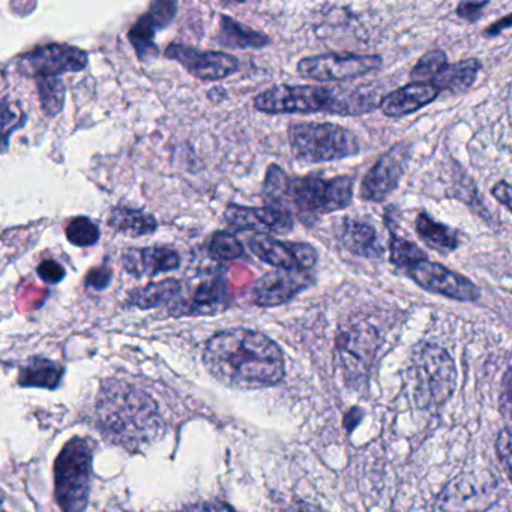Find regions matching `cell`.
<instances>
[{"label":"cell","instance_id":"cell-30","mask_svg":"<svg viewBox=\"0 0 512 512\" xmlns=\"http://www.w3.org/2000/svg\"><path fill=\"white\" fill-rule=\"evenodd\" d=\"M209 256L220 262H232V260L244 257V245L229 232H217L212 235L208 245Z\"/></svg>","mask_w":512,"mask_h":512},{"label":"cell","instance_id":"cell-18","mask_svg":"<svg viewBox=\"0 0 512 512\" xmlns=\"http://www.w3.org/2000/svg\"><path fill=\"white\" fill-rule=\"evenodd\" d=\"M175 14V0H154L148 14H145L131 29L130 41L140 59L148 61L157 56V46L154 44L155 34L167 28L175 19Z\"/></svg>","mask_w":512,"mask_h":512},{"label":"cell","instance_id":"cell-26","mask_svg":"<svg viewBox=\"0 0 512 512\" xmlns=\"http://www.w3.org/2000/svg\"><path fill=\"white\" fill-rule=\"evenodd\" d=\"M184 286L181 281L175 278L152 283L142 289L134 290L131 293V301L142 310H151V308L160 307V305L170 304L178 298Z\"/></svg>","mask_w":512,"mask_h":512},{"label":"cell","instance_id":"cell-16","mask_svg":"<svg viewBox=\"0 0 512 512\" xmlns=\"http://www.w3.org/2000/svg\"><path fill=\"white\" fill-rule=\"evenodd\" d=\"M227 224L236 232H259L262 235H286L292 232L295 218L292 212L277 206L265 208H247V206L229 205L224 212Z\"/></svg>","mask_w":512,"mask_h":512},{"label":"cell","instance_id":"cell-42","mask_svg":"<svg viewBox=\"0 0 512 512\" xmlns=\"http://www.w3.org/2000/svg\"><path fill=\"white\" fill-rule=\"evenodd\" d=\"M509 22H511V17L506 16L505 19H503V23H496V25H493L494 28H491L490 31L485 32V35H490V37H494V35L499 34L502 29L509 28Z\"/></svg>","mask_w":512,"mask_h":512},{"label":"cell","instance_id":"cell-40","mask_svg":"<svg viewBox=\"0 0 512 512\" xmlns=\"http://www.w3.org/2000/svg\"><path fill=\"white\" fill-rule=\"evenodd\" d=\"M362 418H364V410L359 409V407H353V409H350L347 415L344 416V427L347 428L349 433H352L356 425L362 421Z\"/></svg>","mask_w":512,"mask_h":512},{"label":"cell","instance_id":"cell-43","mask_svg":"<svg viewBox=\"0 0 512 512\" xmlns=\"http://www.w3.org/2000/svg\"><path fill=\"white\" fill-rule=\"evenodd\" d=\"M190 509H217V511L230 509V511H232L233 508L230 505H226V503H217V505H214V503H206V505L190 506Z\"/></svg>","mask_w":512,"mask_h":512},{"label":"cell","instance_id":"cell-38","mask_svg":"<svg viewBox=\"0 0 512 512\" xmlns=\"http://www.w3.org/2000/svg\"><path fill=\"white\" fill-rule=\"evenodd\" d=\"M110 280H112V271L106 266L103 268L92 269L89 272L88 280H86V284L92 289L103 290L109 286Z\"/></svg>","mask_w":512,"mask_h":512},{"label":"cell","instance_id":"cell-41","mask_svg":"<svg viewBox=\"0 0 512 512\" xmlns=\"http://www.w3.org/2000/svg\"><path fill=\"white\" fill-rule=\"evenodd\" d=\"M502 407L505 412V418H509V412H511V368H508L505 373V391L502 395Z\"/></svg>","mask_w":512,"mask_h":512},{"label":"cell","instance_id":"cell-11","mask_svg":"<svg viewBox=\"0 0 512 512\" xmlns=\"http://www.w3.org/2000/svg\"><path fill=\"white\" fill-rule=\"evenodd\" d=\"M232 304V292L223 274H211L200 280L187 298L178 296L170 307L175 317L215 316Z\"/></svg>","mask_w":512,"mask_h":512},{"label":"cell","instance_id":"cell-3","mask_svg":"<svg viewBox=\"0 0 512 512\" xmlns=\"http://www.w3.org/2000/svg\"><path fill=\"white\" fill-rule=\"evenodd\" d=\"M353 185L355 181L350 176L290 178L280 167L271 166L266 173L263 194L268 205L287 211L295 208L301 217L314 218L347 208L353 199Z\"/></svg>","mask_w":512,"mask_h":512},{"label":"cell","instance_id":"cell-29","mask_svg":"<svg viewBox=\"0 0 512 512\" xmlns=\"http://www.w3.org/2000/svg\"><path fill=\"white\" fill-rule=\"evenodd\" d=\"M41 107L47 116H55L64 107L65 86L58 76L40 77L38 82Z\"/></svg>","mask_w":512,"mask_h":512},{"label":"cell","instance_id":"cell-37","mask_svg":"<svg viewBox=\"0 0 512 512\" xmlns=\"http://www.w3.org/2000/svg\"><path fill=\"white\" fill-rule=\"evenodd\" d=\"M16 122H19V119H17V112H14V106L2 103L0 106V134L8 136L10 131L19 128L20 125H17Z\"/></svg>","mask_w":512,"mask_h":512},{"label":"cell","instance_id":"cell-9","mask_svg":"<svg viewBox=\"0 0 512 512\" xmlns=\"http://www.w3.org/2000/svg\"><path fill=\"white\" fill-rule=\"evenodd\" d=\"M406 274L427 292L461 302L478 301V287L463 275L425 259L406 269Z\"/></svg>","mask_w":512,"mask_h":512},{"label":"cell","instance_id":"cell-15","mask_svg":"<svg viewBox=\"0 0 512 512\" xmlns=\"http://www.w3.org/2000/svg\"><path fill=\"white\" fill-rule=\"evenodd\" d=\"M313 284L314 277L308 271L277 268V271L268 272L257 281L251 296L257 307H278L292 301Z\"/></svg>","mask_w":512,"mask_h":512},{"label":"cell","instance_id":"cell-4","mask_svg":"<svg viewBox=\"0 0 512 512\" xmlns=\"http://www.w3.org/2000/svg\"><path fill=\"white\" fill-rule=\"evenodd\" d=\"M380 101L364 92L332 91L320 86H275L257 95L254 106L263 113L328 112L350 116L371 112Z\"/></svg>","mask_w":512,"mask_h":512},{"label":"cell","instance_id":"cell-32","mask_svg":"<svg viewBox=\"0 0 512 512\" xmlns=\"http://www.w3.org/2000/svg\"><path fill=\"white\" fill-rule=\"evenodd\" d=\"M65 233H67L68 241L76 247H92L100 239V230L95 226L94 221L86 217H79L71 221Z\"/></svg>","mask_w":512,"mask_h":512},{"label":"cell","instance_id":"cell-17","mask_svg":"<svg viewBox=\"0 0 512 512\" xmlns=\"http://www.w3.org/2000/svg\"><path fill=\"white\" fill-rule=\"evenodd\" d=\"M166 56L178 61L188 73L200 80H221L239 68L238 59L229 53L200 52L181 44H172L167 49Z\"/></svg>","mask_w":512,"mask_h":512},{"label":"cell","instance_id":"cell-2","mask_svg":"<svg viewBox=\"0 0 512 512\" xmlns=\"http://www.w3.org/2000/svg\"><path fill=\"white\" fill-rule=\"evenodd\" d=\"M97 421L103 436L122 448L137 451L160 439L164 431L157 403L125 382L104 383L97 400Z\"/></svg>","mask_w":512,"mask_h":512},{"label":"cell","instance_id":"cell-5","mask_svg":"<svg viewBox=\"0 0 512 512\" xmlns=\"http://www.w3.org/2000/svg\"><path fill=\"white\" fill-rule=\"evenodd\" d=\"M412 380L418 406H442L457 385V368L449 353L436 344L419 347L412 359Z\"/></svg>","mask_w":512,"mask_h":512},{"label":"cell","instance_id":"cell-33","mask_svg":"<svg viewBox=\"0 0 512 512\" xmlns=\"http://www.w3.org/2000/svg\"><path fill=\"white\" fill-rule=\"evenodd\" d=\"M446 55L442 52V50H433V52H428L427 55L422 56L419 59L416 67L413 68L412 79L415 82H428L433 79L434 74L446 64Z\"/></svg>","mask_w":512,"mask_h":512},{"label":"cell","instance_id":"cell-13","mask_svg":"<svg viewBox=\"0 0 512 512\" xmlns=\"http://www.w3.org/2000/svg\"><path fill=\"white\" fill-rule=\"evenodd\" d=\"M410 148L404 143L389 149L365 175L361 197L367 202H383L398 187L409 163Z\"/></svg>","mask_w":512,"mask_h":512},{"label":"cell","instance_id":"cell-39","mask_svg":"<svg viewBox=\"0 0 512 512\" xmlns=\"http://www.w3.org/2000/svg\"><path fill=\"white\" fill-rule=\"evenodd\" d=\"M493 196L506 208L511 209V187L508 182L502 181L493 188Z\"/></svg>","mask_w":512,"mask_h":512},{"label":"cell","instance_id":"cell-8","mask_svg":"<svg viewBox=\"0 0 512 512\" xmlns=\"http://www.w3.org/2000/svg\"><path fill=\"white\" fill-rule=\"evenodd\" d=\"M380 347V334L371 323L356 322L340 332L337 352L347 382H365Z\"/></svg>","mask_w":512,"mask_h":512},{"label":"cell","instance_id":"cell-28","mask_svg":"<svg viewBox=\"0 0 512 512\" xmlns=\"http://www.w3.org/2000/svg\"><path fill=\"white\" fill-rule=\"evenodd\" d=\"M220 43L238 49H262L268 46L269 40L266 35L244 28L230 17H221Z\"/></svg>","mask_w":512,"mask_h":512},{"label":"cell","instance_id":"cell-10","mask_svg":"<svg viewBox=\"0 0 512 512\" xmlns=\"http://www.w3.org/2000/svg\"><path fill=\"white\" fill-rule=\"evenodd\" d=\"M382 65L379 56L322 55L302 59L298 71L302 77L319 82H340L356 79L377 70Z\"/></svg>","mask_w":512,"mask_h":512},{"label":"cell","instance_id":"cell-23","mask_svg":"<svg viewBox=\"0 0 512 512\" xmlns=\"http://www.w3.org/2000/svg\"><path fill=\"white\" fill-rule=\"evenodd\" d=\"M109 226L122 235L140 238L154 233L157 230V221L152 215L139 209L118 206L110 212Z\"/></svg>","mask_w":512,"mask_h":512},{"label":"cell","instance_id":"cell-21","mask_svg":"<svg viewBox=\"0 0 512 512\" xmlns=\"http://www.w3.org/2000/svg\"><path fill=\"white\" fill-rule=\"evenodd\" d=\"M340 241L347 251L364 259H380L385 251L376 229L371 224L361 221L344 220Z\"/></svg>","mask_w":512,"mask_h":512},{"label":"cell","instance_id":"cell-20","mask_svg":"<svg viewBox=\"0 0 512 512\" xmlns=\"http://www.w3.org/2000/svg\"><path fill=\"white\" fill-rule=\"evenodd\" d=\"M439 89L428 82H415L386 95L380 100V109L389 118H401L418 112L422 107L436 100Z\"/></svg>","mask_w":512,"mask_h":512},{"label":"cell","instance_id":"cell-36","mask_svg":"<svg viewBox=\"0 0 512 512\" xmlns=\"http://www.w3.org/2000/svg\"><path fill=\"white\" fill-rule=\"evenodd\" d=\"M38 275L46 283L58 284L65 277V271L55 260H46L38 266Z\"/></svg>","mask_w":512,"mask_h":512},{"label":"cell","instance_id":"cell-24","mask_svg":"<svg viewBox=\"0 0 512 512\" xmlns=\"http://www.w3.org/2000/svg\"><path fill=\"white\" fill-rule=\"evenodd\" d=\"M64 368L46 358H34L22 368L19 383L28 388H58Z\"/></svg>","mask_w":512,"mask_h":512},{"label":"cell","instance_id":"cell-22","mask_svg":"<svg viewBox=\"0 0 512 512\" xmlns=\"http://www.w3.org/2000/svg\"><path fill=\"white\" fill-rule=\"evenodd\" d=\"M479 68H481V65H479V62L475 61V59L457 62V64L452 65L446 62V64L434 74L430 83L436 86L439 92L448 91L452 92V94H457V92L466 91V89H469L470 86L473 85L476 76H478Z\"/></svg>","mask_w":512,"mask_h":512},{"label":"cell","instance_id":"cell-12","mask_svg":"<svg viewBox=\"0 0 512 512\" xmlns=\"http://www.w3.org/2000/svg\"><path fill=\"white\" fill-rule=\"evenodd\" d=\"M248 248L262 262L278 269L310 271L319 259V254L304 242L278 241L268 235H256L248 239Z\"/></svg>","mask_w":512,"mask_h":512},{"label":"cell","instance_id":"cell-27","mask_svg":"<svg viewBox=\"0 0 512 512\" xmlns=\"http://www.w3.org/2000/svg\"><path fill=\"white\" fill-rule=\"evenodd\" d=\"M485 485L473 481L470 476H461L451 482L437 499L436 508L440 509H469V502L476 497H482Z\"/></svg>","mask_w":512,"mask_h":512},{"label":"cell","instance_id":"cell-35","mask_svg":"<svg viewBox=\"0 0 512 512\" xmlns=\"http://www.w3.org/2000/svg\"><path fill=\"white\" fill-rule=\"evenodd\" d=\"M487 4L488 0H463L458 5V16L461 19L467 20V22H476L481 17L482 10H484Z\"/></svg>","mask_w":512,"mask_h":512},{"label":"cell","instance_id":"cell-6","mask_svg":"<svg viewBox=\"0 0 512 512\" xmlns=\"http://www.w3.org/2000/svg\"><path fill=\"white\" fill-rule=\"evenodd\" d=\"M293 155L304 163L341 160L359 154L352 131L334 124H295L289 130Z\"/></svg>","mask_w":512,"mask_h":512},{"label":"cell","instance_id":"cell-14","mask_svg":"<svg viewBox=\"0 0 512 512\" xmlns=\"http://www.w3.org/2000/svg\"><path fill=\"white\" fill-rule=\"evenodd\" d=\"M86 64H88V55L82 50L52 44L23 56L19 62V70L26 76H59V74L82 71Z\"/></svg>","mask_w":512,"mask_h":512},{"label":"cell","instance_id":"cell-34","mask_svg":"<svg viewBox=\"0 0 512 512\" xmlns=\"http://www.w3.org/2000/svg\"><path fill=\"white\" fill-rule=\"evenodd\" d=\"M497 458L505 469L506 476H511V428L505 427L500 431L496 440Z\"/></svg>","mask_w":512,"mask_h":512},{"label":"cell","instance_id":"cell-1","mask_svg":"<svg viewBox=\"0 0 512 512\" xmlns=\"http://www.w3.org/2000/svg\"><path fill=\"white\" fill-rule=\"evenodd\" d=\"M203 364L218 382L245 391L271 388L286 376L283 350L253 329H227L209 338Z\"/></svg>","mask_w":512,"mask_h":512},{"label":"cell","instance_id":"cell-44","mask_svg":"<svg viewBox=\"0 0 512 512\" xmlns=\"http://www.w3.org/2000/svg\"><path fill=\"white\" fill-rule=\"evenodd\" d=\"M230 2H248V0H230Z\"/></svg>","mask_w":512,"mask_h":512},{"label":"cell","instance_id":"cell-19","mask_svg":"<svg viewBox=\"0 0 512 512\" xmlns=\"http://www.w3.org/2000/svg\"><path fill=\"white\" fill-rule=\"evenodd\" d=\"M122 263L125 271L134 277H152L178 269L181 257L169 247L130 248Z\"/></svg>","mask_w":512,"mask_h":512},{"label":"cell","instance_id":"cell-31","mask_svg":"<svg viewBox=\"0 0 512 512\" xmlns=\"http://www.w3.org/2000/svg\"><path fill=\"white\" fill-rule=\"evenodd\" d=\"M391 236V263H394L398 268L406 271L415 263L427 259V254L418 245L407 241V239L398 238L395 233H392Z\"/></svg>","mask_w":512,"mask_h":512},{"label":"cell","instance_id":"cell-25","mask_svg":"<svg viewBox=\"0 0 512 512\" xmlns=\"http://www.w3.org/2000/svg\"><path fill=\"white\" fill-rule=\"evenodd\" d=\"M415 227L419 238L433 250L449 253L458 247L457 233L451 227L433 220L430 215L419 214Z\"/></svg>","mask_w":512,"mask_h":512},{"label":"cell","instance_id":"cell-7","mask_svg":"<svg viewBox=\"0 0 512 512\" xmlns=\"http://www.w3.org/2000/svg\"><path fill=\"white\" fill-rule=\"evenodd\" d=\"M92 451L83 439H71L55 464L56 500L65 511H83L91 493Z\"/></svg>","mask_w":512,"mask_h":512}]
</instances>
